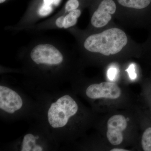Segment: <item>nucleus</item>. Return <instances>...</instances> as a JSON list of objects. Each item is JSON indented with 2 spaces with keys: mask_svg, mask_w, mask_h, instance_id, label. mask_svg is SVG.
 Masks as SVG:
<instances>
[{
  "mask_svg": "<svg viewBox=\"0 0 151 151\" xmlns=\"http://www.w3.org/2000/svg\"><path fill=\"white\" fill-rule=\"evenodd\" d=\"M127 127V119L122 115H114L109 119L107 123V137L111 144L119 145L122 142L123 132Z\"/></svg>",
  "mask_w": 151,
  "mask_h": 151,
  "instance_id": "nucleus-6",
  "label": "nucleus"
},
{
  "mask_svg": "<svg viewBox=\"0 0 151 151\" xmlns=\"http://www.w3.org/2000/svg\"><path fill=\"white\" fill-rule=\"evenodd\" d=\"M61 1V0H42V4L35 11L24 14L15 26L17 30L30 28L39 20L51 15Z\"/></svg>",
  "mask_w": 151,
  "mask_h": 151,
  "instance_id": "nucleus-3",
  "label": "nucleus"
},
{
  "mask_svg": "<svg viewBox=\"0 0 151 151\" xmlns=\"http://www.w3.org/2000/svg\"><path fill=\"white\" fill-rule=\"evenodd\" d=\"M78 111L77 103L70 96L65 95L60 97L49 108V124L54 129L64 127L70 117L74 116Z\"/></svg>",
  "mask_w": 151,
  "mask_h": 151,
  "instance_id": "nucleus-2",
  "label": "nucleus"
},
{
  "mask_svg": "<svg viewBox=\"0 0 151 151\" xmlns=\"http://www.w3.org/2000/svg\"><path fill=\"white\" fill-rule=\"evenodd\" d=\"M81 13V10L78 9L68 12H61L52 18L47 20L46 22L40 23L33 28H36L37 30L50 28L68 29L76 24Z\"/></svg>",
  "mask_w": 151,
  "mask_h": 151,
  "instance_id": "nucleus-4",
  "label": "nucleus"
},
{
  "mask_svg": "<svg viewBox=\"0 0 151 151\" xmlns=\"http://www.w3.org/2000/svg\"><path fill=\"white\" fill-rule=\"evenodd\" d=\"M0 108L1 110H3V111H5L7 113H10V114H12V113H14L15 112V111L13 109L7 108V107L4 106V105H0Z\"/></svg>",
  "mask_w": 151,
  "mask_h": 151,
  "instance_id": "nucleus-15",
  "label": "nucleus"
},
{
  "mask_svg": "<svg viewBox=\"0 0 151 151\" xmlns=\"http://www.w3.org/2000/svg\"><path fill=\"white\" fill-rule=\"evenodd\" d=\"M86 94L87 97L92 99L101 98L116 99L121 96L122 92L120 87L115 83L103 82L88 86Z\"/></svg>",
  "mask_w": 151,
  "mask_h": 151,
  "instance_id": "nucleus-5",
  "label": "nucleus"
},
{
  "mask_svg": "<svg viewBox=\"0 0 151 151\" xmlns=\"http://www.w3.org/2000/svg\"><path fill=\"white\" fill-rule=\"evenodd\" d=\"M118 73L117 68L115 67H111L108 70L107 75L108 78L111 81H113L116 78Z\"/></svg>",
  "mask_w": 151,
  "mask_h": 151,
  "instance_id": "nucleus-14",
  "label": "nucleus"
},
{
  "mask_svg": "<svg viewBox=\"0 0 151 151\" xmlns=\"http://www.w3.org/2000/svg\"><path fill=\"white\" fill-rule=\"evenodd\" d=\"M6 1V0H0V3L1 4H2V3L5 2Z\"/></svg>",
  "mask_w": 151,
  "mask_h": 151,
  "instance_id": "nucleus-18",
  "label": "nucleus"
},
{
  "mask_svg": "<svg viewBox=\"0 0 151 151\" xmlns=\"http://www.w3.org/2000/svg\"><path fill=\"white\" fill-rule=\"evenodd\" d=\"M151 0H118V2L124 6L136 9H142L147 7Z\"/></svg>",
  "mask_w": 151,
  "mask_h": 151,
  "instance_id": "nucleus-9",
  "label": "nucleus"
},
{
  "mask_svg": "<svg viewBox=\"0 0 151 151\" xmlns=\"http://www.w3.org/2000/svg\"><path fill=\"white\" fill-rule=\"evenodd\" d=\"M32 151H43V148L41 147L40 146L37 145H35V146H34L32 148Z\"/></svg>",
  "mask_w": 151,
  "mask_h": 151,
  "instance_id": "nucleus-16",
  "label": "nucleus"
},
{
  "mask_svg": "<svg viewBox=\"0 0 151 151\" xmlns=\"http://www.w3.org/2000/svg\"><path fill=\"white\" fill-rule=\"evenodd\" d=\"M116 9V4L113 0H103L92 14L91 24L96 28L105 26L111 20V14L115 13Z\"/></svg>",
  "mask_w": 151,
  "mask_h": 151,
  "instance_id": "nucleus-7",
  "label": "nucleus"
},
{
  "mask_svg": "<svg viewBox=\"0 0 151 151\" xmlns=\"http://www.w3.org/2000/svg\"><path fill=\"white\" fill-rule=\"evenodd\" d=\"M128 38L122 30L112 28L100 33L89 35L84 41V48L90 52L106 56L120 52L127 45Z\"/></svg>",
  "mask_w": 151,
  "mask_h": 151,
  "instance_id": "nucleus-1",
  "label": "nucleus"
},
{
  "mask_svg": "<svg viewBox=\"0 0 151 151\" xmlns=\"http://www.w3.org/2000/svg\"><path fill=\"white\" fill-rule=\"evenodd\" d=\"M79 6V3L78 0H68L65 4L62 13L68 12L70 11L77 9Z\"/></svg>",
  "mask_w": 151,
  "mask_h": 151,
  "instance_id": "nucleus-12",
  "label": "nucleus"
},
{
  "mask_svg": "<svg viewBox=\"0 0 151 151\" xmlns=\"http://www.w3.org/2000/svg\"><path fill=\"white\" fill-rule=\"evenodd\" d=\"M126 71L129 74V77L132 80H134L137 78V74L135 72V65L131 64L127 68Z\"/></svg>",
  "mask_w": 151,
  "mask_h": 151,
  "instance_id": "nucleus-13",
  "label": "nucleus"
},
{
  "mask_svg": "<svg viewBox=\"0 0 151 151\" xmlns=\"http://www.w3.org/2000/svg\"><path fill=\"white\" fill-rule=\"evenodd\" d=\"M142 145L143 150L151 151V127L147 128L143 133Z\"/></svg>",
  "mask_w": 151,
  "mask_h": 151,
  "instance_id": "nucleus-10",
  "label": "nucleus"
},
{
  "mask_svg": "<svg viewBox=\"0 0 151 151\" xmlns=\"http://www.w3.org/2000/svg\"><path fill=\"white\" fill-rule=\"evenodd\" d=\"M0 105L16 111L21 108L23 101L17 92L6 86H0Z\"/></svg>",
  "mask_w": 151,
  "mask_h": 151,
  "instance_id": "nucleus-8",
  "label": "nucleus"
},
{
  "mask_svg": "<svg viewBox=\"0 0 151 151\" xmlns=\"http://www.w3.org/2000/svg\"><path fill=\"white\" fill-rule=\"evenodd\" d=\"M34 135L28 134L25 135L22 144V151H30L32 150V147L31 145V139Z\"/></svg>",
  "mask_w": 151,
  "mask_h": 151,
  "instance_id": "nucleus-11",
  "label": "nucleus"
},
{
  "mask_svg": "<svg viewBox=\"0 0 151 151\" xmlns=\"http://www.w3.org/2000/svg\"><path fill=\"white\" fill-rule=\"evenodd\" d=\"M111 151H128L127 150H125V149H120V148H114L111 150Z\"/></svg>",
  "mask_w": 151,
  "mask_h": 151,
  "instance_id": "nucleus-17",
  "label": "nucleus"
}]
</instances>
